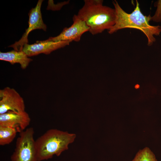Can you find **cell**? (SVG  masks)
<instances>
[{
    "instance_id": "6da1fadb",
    "label": "cell",
    "mask_w": 161,
    "mask_h": 161,
    "mask_svg": "<svg viewBox=\"0 0 161 161\" xmlns=\"http://www.w3.org/2000/svg\"><path fill=\"white\" fill-rule=\"evenodd\" d=\"M115 11V21L114 25L108 30L112 34L118 30L125 28H134L141 31L146 36L147 45L151 46L156 41L154 36H159L161 32V27L149 24L151 16H145L142 13L138 1L136 0V7L130 13L126 12L120 7L117 1L112 2Z\"/></svg>"
},
{
    "instance_id": "7a4b0ae2",
    "label": "cell",
    "mask_w": 161,
    "mask_h": 161,
    "mask_svg": "<svg viewBox=\"0 0 161 161\" xmlns=\"http://www.w3.org/2000/svg\"><path fill=\"white\" fill-rule=\"evenodd\" d=\"M83 7L79 10L78 16L84 21L92 35L108 30L115 24L114 8L103 5L102 0H84Z\"/></svg>"
},
{
    "instance_id": "3957f363",
    "label": "cell",
    "mask_w": 161,
    "mask_h": 161,
    "mask_svg": "<svg viewBox=\"0 0 161 161\" xmlns=\"http://www.w3.org/2000/svg\"><path fill=\"white\" fill-rule=\"evenodd\" d=\"M76 134L56 129L47 131L35 140L38 161L58 156L68 148L75 138Z\"/></svg>"
},
{
    "instance_id": "277c9868",
    "label": "cell",
    "mask_w": 161,
    "mask_h": 161,
    "mask_svg": "<svg viewBox=\"0 0 161 161\" xmlns=\"http://www.w3.org/2000/svg\"><path fill=\"white\" fill-rule=\"evenodd\" d=\"M34 134L32 127L27 128L20 133L11 157V161H38Z\"/></svg>"
},
{
    "instance_id": "5b68a950",
    "label": "cell",
    "mask_w": 161,
    "mask_h": 161,
    "mask_svg": "<svg viewBox=\"0 0 161 161\" xmlns=\"http://www.w3.org/2000/svg\"><path fill=\"white\" fill-rule=\"evenodd\" d=\"M25 109L23 98L15 89L6 87L0 90V114L9 111L21 113Z\"/></svg>"
},
{
    "instance_id": "8992f818",
    "label": "cell",
    "mask_w": 161,
    "mask_h": 161,
    "mask_svg": "<svg viewBox=\"0 0 161 161\" xmlns=\"http://www.w3.org/2000/svg\"><path fill=\"white\" fill-rule=\"evenodd\" d=\"M43 1L42 0H38L35 7L32 8L28 14V27L26 29L21 38L9 47L13 48L14 50L16 51H22L24 45L28 43V36L30 32L36 29H41L46 31L47 26L43 22L41 11Z\"/></svg>"
},
{
    "instance_id": "52a82bcc",
    "label": "cell",
    "mask_w": 161,
    "mask_h": 161,
    "mask_svg": "<svg viewBox=\"0 0 161 161\" xmlns=\"http://www.w3.org/2000/svg\"><path fill=\"white\" fill-rule=\"evenodd\" d=\"M73 23L69 27L64 28L58 36L49 37L48 41L56 42L63 41L79 42L82 35L84 33L89 31V28L85 22L81 20L77 15H74Z\"/></svg>"
},
{
    "instance_id": "ba28073f",
    "label": "cell",
    "mask_w": 161,
    "mask_h": 161,
    "mask_svg": "<svg viewBox=\"0 0 161 161\" xmlns=\"http://www.w3.org/2000/svg\"><path fill=\"white\" fill-rule=\"evenodd\" d=\"M30 121V118L26 111L16 113L9 111L0 114V126L15 129L19 133L27 128Z\"/></svg>"
},
{
    "instance_id": "9c48e42d",
    "label": "cell",
    "mask_w": 161,
    "mask_h": 161,
    "mask_svg": "<svg viewBox=\"0 0 161 161\" xmlns=\"http://www.w3.org/2000/svg\"><path fill=\"white\" fill-rule=\"evenodd\" d=\"M70 42L63 41L56 42L48 41H38L36 43L32 44H25L22 51L29 57L35 56L41 53L49 54L57 49L69 45Z\"/></svg>"
},
{
    "instance_id": "30bf717a",
    "label": "cell",
    "mask_w": 161,
    "mask_h": 161,
    "mask_svg": "<svg viewBox=\"0 0 161 161\" xmlns=\"http://www.w3.org/2000/svg\"><path fill=\"white\" fill-rule=\"evenodd\" d=\"M0 60L10 62L11 64H20L21 68L25 69L32 60L23 51L15 50L6 52H0Z\"/></svg>"
},
{
    "instance_id": "8fae6325",
    "label": "cell",
    "mask_w": 161,
    "mask_h": 161,
    "mask_svg": "<svg viewBox=\"0 0 161 161\" xmlns=\"http://www.w3.org/2000/svg\"><path fill=\"white\" fill-rule=\"evenodd\" d=\"M17 132L15 129L0 126V145H4L10 143L15 139Z\"/></svg>"
},
{
    "instance_id": "7c38bea8",
    "label": "cell",
    "mask_w": 161,
    "mask_h": 161,
    "mask_svg": "<svg viewBox=\"0 0 161 161\" xmlns=\"http://www.w3.org/2000/svg\"><path fill=\"white\" fill-rule=\"evenodd\" d=\"M132 161H157L154 153L147 147L140 150Z\"/></svg>"
},
{
    "instance_id": "4fadbf2b",
    "label": "cell",
    "mask_w": 161,
    "mask_h": 161,
    "mask_svg": "<svg viewBox=\"0 0 161 161\" xmlns=\"http://www.w3.org/2000/svg\"><path fill=\"white\" fill-rule=\"evenodd\" d=\"M155 4L157 9L154 15L151 17V21L161 22V0H158Z\"/></svg>"
},
{
    "instance_id": "5bb4252c",
    "label": "cell",
    "mask_w": 161,
    "mask_h": 161,
    "mask_svg": "<svg viewBox=\"0 0 161 161\" xmlns=\"http://www.w3.org/2000/svg\"><path fill=\"white\" fill-rule=\"evenodd\" d=\"M139 87V86L138 85H136L135 87L136 88H138Z\"/></svg>"
}]
</instances>
